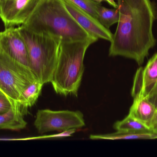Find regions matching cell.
Instances as JSON below:
<instances>
[{
	"mask_svg": "<svg viewBox=\"0 0 157 157\" xmlns=\"http://www.w3.org/2000/svg\"><path fill=\"white\" fill-rule=\"evenodd\" d=\"M119 20L109 56H121L142 65L156 43L153 32L156 8L151 0H116Z\"/></svg>",
	"mask_w": 157,
	"mask_h": 157,
	"instance_id": "cell-1",
	"label": "cell"
},
{
	"mask_svg": "<svg viewBox=\"0 0 157 157\" xmlns=\"http://www.w3.org/2000/svg\"><path fill=\"white\" fill-rule=\"evenodd\" d=\"M21 26L37 34L59 37L62 42L94 37L78 25L67 10L63 0H39L28 18Z\"/></svg>",
	"mask_w": 157,
	"mask_h": 157,
	"instance_id": "cell-2",
	"label": "cell"
},
{
	"mask_svg": "<svg viewBox=\"0 0 157 157\" xmlns=\"http://www.w3.org/2000/svg\"><path fill=\"white\" fill-rule=\"evenodd\" d=\"M95 37L61 44L50 83L57 94L78 96L85 67L84 60L89 47L98 41Z\"/></svg>",
	"mask_w": 157,
	"mask_h": 157,
	"instance_id": "cell-3",
	"label": "cell"
},
{
	"mask_svg": "<svg viewBox=\"0 0 157 157\" xmlns=\"http://www.w3.org/2000/svg\"><path fill=\"white\" fill-rule=\"evenodd\" d=\"M26 44L30 68L42 84L51 82L58 60L62 39L46 34H37L18 27Z\"/></svg>",
	"mask_w": 157,
	"mask_h": 157,
	"instance_id": "cell-4",
	"label": "cell"
},
{
	"mask_svg": "<svg viewBox=\"0 0 157 157\" xmlns=\"http://www.w3.org/2000/svg\"><path fill=\"white\" fill-rule=\"evenodd\" d=\"M37 80L29 67L0 49V90L12 101L18 102L23 91Z\"/></svg>",
	"mask_w": 157,
	"mask_h": 157,
	"instance_id": "cell-5",
	"label": "cell"
},
{
	"mask_svg": "<svg viewBox=\"0 0 157 157\" xmlns=\"http://www.w3.org/2000/svg\"><path fill=\"white\" fill-rule=\"evenodd\" d=\"M34 125L40 134L53 131H63L77 129L86 125L84 115L79 111H55L49 109L38 111Z\"/></svg>",
	"mask_w": 157,
	"mask_h": 157,
	"instance_id": "cell-6",
	"label": "cell"
},
{
	"mask_svg": "<svg viewBox=\"0 0 157 157\" xmlns=\"http://www.w3.org/2000/svg\"><path fill=\"white\" fill-rule=\"evenodd\" d=\"M39 0H0V18L6 28L22 25Z\"/></svg>",
	"mask_w": 157,
	"mask_h": 157,
	"instance_id": "cell-7",
	"label": "cell"
},
{
	"mask_svg": "<svg viewBox=\"0 0 157 157\" xmlns=\"http://www.w3.org/2000/svg\"><path fill=\"white\" fill-rule=\"evenodd\" d=\"M0 49L11 58L30 68L26 44L18 28H6L2 33Z\"/></svg>",
	"mask_w": 157,
	"mask_h": 157,
	"instance_id": "cell-8",
	"label": "cell"
},
{
	"mask_svg": "<svg viewBox=\"0 0 157 157\" xmlns=\"http://www.w3.org/2000/svg\"><path fill=\"white\" fill-rule=\"evenodd\" d=\"M63 2L69 13L78 25L90 35L98 39H102L111 41L113 34L109 29L103 26L97 18L69 0H63Z\"/></svg>",
	"mask_w": 157,
	"mask_h": 157,
	"instance_id": "cell-9",
	"label": "cell"
},
{
	"mask_svg": "<svg viewBox=\"0 0 157 157\" xmlns=\"http://www.w3.org/2000/svg\"><path fill=\"white\" fill-rule=\"evenodd\" d=\"M157 82V52L144 68L137 69L134 78L131 95L133 99L145 97L149 95Z\"/></svg>",
	"mask_w": 157,
	"mask_h": 157,
	"instance_id": "cell-10",
	"label": "cell"
},
{
	"mask_svg": "<svg viewBox=\"0 0 157 157\" xmlns=\"http://www.w3.org/2000/svg\"><path fill=\"white\" fill-rule=\"evenodd\" d=\"M133 99L129 115L151 129L157 109L146 98L139 97Z\"/></svg>",
	"mask_w": 157,
	"mask_h": 157,
	"instance_id": "cell-11",
	"label": "cell"
},
{
	"mask_svg": "<svg viewBox=\"0 0 157 157\" xmlns=\"http://www.w3.org/2000/svg\"><path fill=\"white\" fill-rule=\"evenodd\" d=\"M27 124L18 102H14L8 111L0 114V129L18 131L25 129Z\"/></svg>",
	"mask_w": 157,
	"mask_h": 157,
	"instance_id": "cell-12",
	"label": "cell"
},
{
	"mask_svg": "<svg viewBox=\"0 0 157 157\" xmlns=\"http://www.w3.org/2000/svg\"><path fill=\"white\" fill-rule=\"evenodd\" d=\"M91 140H136V139H157V133L154 131L128 132L117 131L116 132L104 135H91Z\"/></svg>",
	"mask_w": 157,
	"mask_h": 157,
	"instance_id": "cell-13",
	"label": "cell"
},
{
	"mask_svg": "<svg viewBox=\"0 0 157 157\" xmlns=\"http://www.w3.org/2000/svg\"><path fill=\"white\" fill-rule=\"evenodd\" d=\"M43 84L37 80L29 84L20 96L18 103L21 109L25 110L36 103L41 94Z\"/></svg>",
	"mask_w": 157,
	"mask_h": 157,
	"instance_id": "cell-14",
	"label": "cell"
},
{
	"mask_svg": "<svg viewBox=\"0 0 157 157\" xmlns=\"http://www.w3.org/2000/svg\"><path fill=\"white\" fill-rule=\"evenodd\" d=\"M113 128L117 131H147L151 130L149 127L129 114L122 120L116 122L113 125Z\"/></svg>",
	"mask_w": 157,
	"mask_h": 157,
	"instance_id": "cell-15",
	"label": "cell"
},
{
	"mask_svg": "<svg viewBox=\"0 0 157 157\" xmlns=\"http://www.w3.org/2000/svg\"><path fill=\"white\" fill-rule=\"evenodd\" d=\"M119 10L117 8H109L100 6L98 11L97 19L106 28L109 29L113 24L119 21Z\"/></svg>",
	"mask_w": 157,
	"mask_h": 157,
	"instance_id": "cell-16",
	"label": "cell"
},
{
	"mask_svg": "<svg viewBox=\"0 0 157 157\" xmlns=\"http://www.w3.org/2000/svg\"><path fill=\"white\" fill-rule=\"evenodd\" d=\"M79 8L87 12L95 18H98V7L101 4L93 0H69Z\"/></svg>",
	"mask_w": 157,
	"mask_h": 157,
	"instance_id": "cell-17",
	"label": "cell"
},
{
	"mask_svg": "<svg viewBox=\"0 0 157 157\" xmlns=\"http://www.w3.org/2000/svg\"><path fill=\"white\" fill-rule=\"evenodd\" d=\"M14 102L0 90V114L8 111Z\"/></svg>",
	"mask_w": 157,
	"mask_h": 157,
	"instance_id": "cell-18",
	"label": "cell"
},
{
	"mask_svg": "<svg viewBox=\"0 0 157 157\" xmlns=\"http://www.w3.org/2000/svg\"><path fill=\"white\" fill-rule=\"evenodd\" d=\"M76 129H72L70 130L63 131L59 133L56 134L51 135H44L39 137L41 139H48V138H62L65 137H70L72 136L76 131Z\"/></svg>",
	"mask_w": 157,
	"mask_h": 157,
	"instance_id": "cell-19",
	"label": "cell"
},
{
	"mask_svg": "<svg viewBox=\"0 0 157 157\" xmlns=\"http://www.w3.org/2000/svg\"><path fill=\"white\" fill-rule=\"evenodd\" d=\"M147 98L155 106L157 110V82L152 91L149 93Z\"/></svg>",
	"mask_w": 157,
	"mask_h": 157,
	"instance_id": "cell-20",
	"label": "cell"
},
{
	"mask_svg": "<svg viewBox=\"0 0 157 157\" xmlns=\"http://www.w3.org/2000/svg\"><path fill=\"white\" fill-rule=\"evenodd\" d=\"M98 3H101V2H106L109 3L110 5L113 8H118V4L117 2L114 1V0H93Z\"/></svg>",
	"mask_w": 157,
	"mask_h": 157,
	"instance_id": "cell-21",
	"label": "cell"
},
{
	"mask_svg": "<svg viewBox=\"0 0 157 157\" xmlns=\"http://www.w3.org/2000/svg\"><path fill=\"white\" fill-rule=\"evenodd\" d=\"M157 124V110L156 113L154 117V120L152 121V124H151V130H152V129L154 128L155 126Z\"/></svg>",
	"mask_w": 157,
	"mask_h": 157,
	"instance_id": "cell-22",
	"label": "cell"
},
{
	"mask_svg": "<svg viewBox=\"0 0 157 157\" xmlns=\"http://www.w3.org/2000/svg\"><path fill=\"white\" fill-rule=\"evenodd\" d=\"M152 131H154L155 132L157 133V124L154 127V128L152 129Z\"/></svg>",
	"mask_w": 157,
	"mask_h": 157,
	"instance_id": "cell-23",
	"label": "cell"
},
{
	"mask_svg": "<svg viewBox=\"0 0 157 157\" xmlns=\"http://www.w3.org/2000/svg\"><path fill=\"white\" fill-rule=\"evenodd\" d=\"M2 32H0V40H1V37H2Z\"/></svg>",
	"mask_w": 157,
	"mask_h": 157,
	"instance_id": "cell-24",
	"label": "cell"
}]
</instances>
